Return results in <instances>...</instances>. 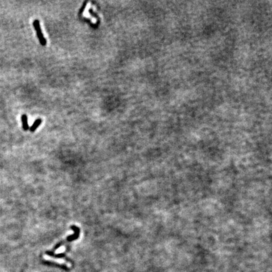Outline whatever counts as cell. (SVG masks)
Segmentation results:
<instances>
[{
	"label": "cell",
	"instance_id": "5b68a950",
	"mask_svg": "<svg viewBox=\"0 0 272 272\" xmlns=\"http://www.w3.org/2000/svg\"><path fill=\"white\" fill-rule=\"evenodd\" d=\"M66 250V247L64 246H61V248H58V250H57L55 251V253L56 254H58V253H63L64 251Z\"/></svg>",
	"mask_w": 272,
	"mask_h": 272
},
{
	"label": "cell",
	"instance_id": "6da1fadb",
	"mask_svg": "<svg viewBox=\"0 0 272 272\" xmlns=\"http://www.w3.org/2000/svg\"><path fill=\"white\" fill-rule=\"evenodd\" d=\"M43 259L44 260L47 261V262L55 263L59 265H65V266H66L67 268H71L72 267V264L70 262L67 261L66 260H65V259H64V258H57L50 256L47 255H44L43 256Z\"/></svg>",
	"mask_w": 272,
	"mask_h": 272
},
{
	"label": "cell",
	"instance_id": "8992f818",
	"mask_svg": "<svg viewBox=\"0 0 272 272\" xmlns=\"http://www.w3.org/2000/svg\"><path fill=\"white\" fill-rule=\"evenodd\" d=\"M87 3H88V1H85V2L84 3V4H83V7H82V8H81V9L80 10V12H79V13H83V11H84V9H85V8L86 7V4H87Z\"/></svg>",
	"mask_w": 272,
	"mask_h": 272
},
{
	"label": "cell",
	"instance_id": "3957f363",
	"mask_svg": "<svg viewBox=\"0 0 272 272\" xmlns=\"http://www.w3.org/2000/svg\"><path fill=\"white\" fill-rule=\"evenodd\" d=\"M22 125L23 129L24 130H27L29 128L28 124V118L26 114H23L22 116Z\"/></svg>",
	"mask_w": 272,
	"mask_h": 272
},
{
	"label": "cell",
	"instance_id": "7a4b0ae2",
	"mask_svg": "<svg viewBox=\"0 0 272 272\" xmlns=\"http://www.w3.org/2000/svg\"><path fill=\"white\" fill-rule=\"evenodd\" d=\"M33 25H34V27L35 30H36L37 37H38V39H39V42L41 43V45L43 46H45L47 44V40H46V39H45V38H44V37L43 35V34L42 32V30H41V27H40V25L39 20H35L34 21V22H33Z\"/></svg>",
	"mask_w": 272,
	"mask_h": 272
},
{
	"label": "cell",
	"instance_id": "277c9868",
	"mask_svg": "<svg viewBox=\"0 0 272 272\" xmlns=\"http://www.w3.org/2000/svg\"><path fill=\"white\" fill-rule=\"evenodd\" d=\"M42 123V120L39 118V119H37L36 121L34 122V123L33 124V125L31 126V127L30 128V130L31 132H34L37 128L38 127H39V126Z\"/></svg>",
	"mask_w": 272,
	"mask_h": 272
}]
</instances>
